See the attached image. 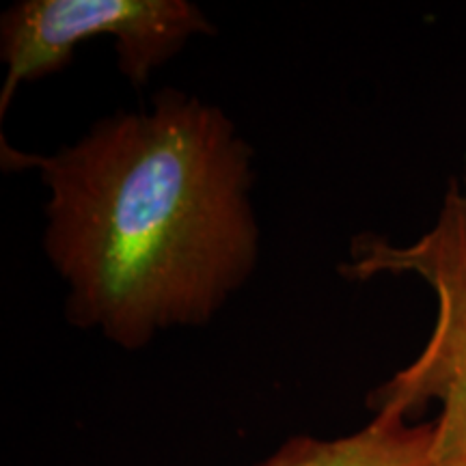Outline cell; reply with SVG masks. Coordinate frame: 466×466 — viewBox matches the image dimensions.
Instances as JSON below:
<instances>
[{
    "label": "cell",
    "mask_w": 466,
    "mask_h": 466,
    "mask_svg": "<svg viewBox=\"0 0 466 466\" xmlns=\"http://www.w3.org/2000/svg\"><path fill=\"white\" fill-rule=\"evenodd\" d=\"M3 154L50 188L44 248L80 329L141 348L160 329L206 324L253 272V154L197 97L160 91L151 113L102 119L55 156Z\"/></svg>",
    "instance_id": "1"
},
{
    "label": "cell",
    "mask_w": 466,
    "mask_h": 466,
    "mask_svg": "<svg viewBox=\"0 0 466 466\" xmlns=\"http://www.w3.org/2000/svg\"><path fill=\"white\" fill-rule=\"evenodd\" d=\"M339 272L352 281L417 275L434 294L436 316L423 350L371 393L370 404L415 421L434 406L430 464L466 466V175L450 184L439 218L415 242L400 247L363 233Z\"/></svg>",
    "instance_id": "2"
},
{
    "label": "cell",
    "mask_w": 466,
    "mask_h": 466,
    "mask_svg": "<svg viewBox=\"0 0 466 466\" xmlns=\"http://www.w3.org/2000/svg\"><path fill=\"white\" fill-rule=\"evenodd\" d=\"M195 33H212L199 7L186 0H25L3 14L0 50L7 63L0 115L22 83L61 72L85 39H116L119 67L143 85Z\"/></svg>",
    "instance_id": "3"
},
{
    "label": "cell",
    "mask_w": 466,
    "mask_h": 466,
    "mask_svg": "<svg viewBox=\"0 0 466 466\" xmlns=\"http://www.w3.org/2000/svg\"><path fill=\"white\" fill-rule=\"evenodd\" d=\"M432 423L376 410L357 432L339 439L296 436L258 466H432Z\"/></svg>",
    "instance_id": "4"
}]
</instances>
